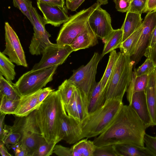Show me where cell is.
<instances>
[{
    "label": "cell",
    "mask_w": 156,
    "mask_h": 156,
    "mask_svg": "<svg viewBox=\"0 0 156 156\" xmlns=\"http://www.w3.org/2000/svg\"><path fill=\"white\" fill-rule=\"evenodd\" d=\"M146 128L130 105H123L111 125L93 141L97 147L122 144L144 147Z\"/></svg>",
    "instance_id": "1"
},
{
    "label": "cell",
    "mask_w": 156,
    "mask_h": 156,
    "mask_svg": "<svg viewBox=\"0 0 156 156\" xmlns=\"http://www.w3.org/2000/svg\"><path fill=\"white\" fill-rule=\"evenodd\" d=\"M66 112L58 90L51 92L35 110L37 125L48 142L56 144L60 141V119Z\"/></svg>",
    "instance_id": "2"
},
{
    "label": "cell",
    "mask_w": 156,
    "mask_h": 156,
    "mask_svg": "<svg viewBox=\"0 0 156 156\" xmlns=\"http://www.w3.org/2000/svg\"><path fill=\"white\" fill-rule=\"evenodd\" d=\"M123 105L122 101L111 99L101 108L88 114L79 122L81 140L95 137L104 132L112 123Z\"/></svg>",
    "instance_id": "3"
},
{
    "label": "cell",
    "mask_w": 156,
    "mask_h": 156,
    "mask_svg": "<svg viewBox=\"0 0 156 156\" xmlns=\"http://www.w3.org/2000/svg\"><path fill=\"white\" fill-rule=\"evenodd\" d=\"M133 66L130 56L120 52L105 88L106 102L113 99L122 101L131 80Z\"/></svg>",
    "instance_id": "4"
},
{
    "label": "cell",
    "mask_w": 156,
    "mask_h": 156,
    "mask_svg": "<svg viewBox=\"0 0 156 156\" xmlns=\"http://www.w3.org/2000/svg\"><path fill=\"white\" fill-rule=\"evenodd\" d=\"M101 5L97 1L88 8L69 17L68 20L63 23L59 31L56 40V43L70 45L86 28L91 14Z\"/></svg>",
    "instance_id": "5"
},
{
    "label": "cell",
    "mask_w": 156,
    "mask_h": 156,
    "mask_svg": "<svg viewBox=\"0 0 156 156\" xmlns=\"http://www.w3.org/2000/svg\"><path fill=\"white\" fill-rule=\"evenodd\" d=\"M58 66L31 70L23 74L13 84L21 96L36 92L52 81Z\"/></svg>",
    "instance_id": "6"
},
{
    "label": "cell",
    "mask_w": 156,
    "mask_h": 156,
    "mask_svg": "<svg viewBox=\"0 0 156 156\" xmlns=\"http://www.w3.org/2000/svg\"><path fill=\"white\" fill-rule=\"evenodd\" d=\"M102 58L98 52H95L88 62L73 70V74L68 79L80 90L88 103L91 92L96 83L97 67Z\"/></svg>",
    "instance_id": "7"
},
{
    "label": "cell",
    "mask_w": 156,
    "mask_h": 156,
    "mask_svg": "<svg viewBox=\"0 0 156 156\" xmlns=\"http://www.w3.org/2000/svg\"><path fill=\"white\" fill-rule=\"evenodd\" d=\"M74 51L69 45L52 43L43 52L40 61L35 64L31 69L36 70L62 64Z\"/></svg>",
    "instance_id": "8"
},
{
    "label": "cell",
    "mask_w": 156,
    "mask_h": 156,
    "mask_svg": "<svg viewBox=\"0 0 156 156\" xmlns=\"http://www.w3.org/2000/svg\"><path fill=\"white\" fill-rule=\"evenodd\" d=\"M5 48L2 53L18 66H28L26 57L20 39L8 22L5 23Z\"/></svg>",
    "instance_id": "9"
},
{
    "label": "cell",
    "mask_w": 156,
    "mask_h": 156,
    "mask_svg": "<svg viewBox=\"0 0 156 156\" xmlns=\"http://www.w3.org/2000/svg\"><path fill=\"white\" fill-rule=\"evenodd\" d=\"M142 24L143 27L134 52L130 57L135 66L140 60L148 46L152 32L156 26V11L148 12Z\"/></svg>",
    "instance_id": "10"
},
{
    "label": "cell",
    "mask_w": 156,
    "mask_h": 156,
    "mask_svg": "<svg viewBox=\"0 0 156 156\" xmlns=\"http://www.w3.org/2000/svg\"><path fill=\"white\" fill-rule=\"evenodd\" d=\"M87 22L93 32L103 42L114 30L112 26L110 15L101 6L92 13Z\"/></svg>",
    "instance_id": "11"
},
{
    "label": "cell",
    "mask_w": 156,
    "mask_h": 156,
    "mask_svg": "<svg viewBox=\"0 0 156 156\" xmlns=\"http://www.w3.org/2000/svg\"><path fill=\"white\" fill-rule=\"evenodd\" d=\"M37 5L43 13L45 24H49L55 27H58L69 19L65 6L51 5L38 0Z\"/></svg>",
    "instance_id": "12"
},
{
    "label": "cell",
    "mask_w": 156,
    "mask_h": 156,
    "mask_svg": "<svg viewBox=\"0 0 156 156\" xmlns=\"http://www.w3.org/2000/svg\"><path fill=\"white\" fill-rule=\"evenodd\" d=\"M60 141L64 140L69 144H74L81 140V131L80 121L69 116L65 113L61 119Z\"/></svg>",
    "instance_id": "13"
},
{
    "label": "cell",
    "mask_w": 156,
    "mask_h": 156,
    "mask_svg": "<svg viewBox=\"0 0 156 156\" xmlns=\"http://www.w3.org/2000/svg\"><path fill=\"white\" fill-rule=\"evenodd\" d=\"M129 105L134 110L147 128L153 126L144 91L135 92Z\"/></svg>",
    "instance_id": "14"
},
{
    "label": "cell",
    "mask_w": 156,
    "mask_h": 156,
    "mask_svg": "<svg viewBox=\"0 0 156 156\" xmlns=\"http://www.w3.org/2000/svg\"><path fill=\"white\" fill-rule=\"evenodd\" d=\"M41 90L21 96L19 105L14 115L17 117H26L37 108L40 105L38 98Z\"/></svg>",
    "instance_id": "15"
},
{
    "label": "cell",
    "mask_w": 156,
    "mask_h": 156,
    "mask_svg": "<svg viewBox=\"0 0 156 156\" xmlns=\"http://www.w3.org/2000/svg\"><path fill=\"white\" fill-rule=\"evenodd\" d=\"M152 125H156V68L148 75L147 85L144 90Z\"/></svg>",
    "instance_id": "16"
},
{
    "label": "cell",
    "mask_w": 156,
    "mask_h": 156,
    "mask_svg": "<svg viewBox=\"0 0 156 156\" xmlns=\"http://www.w3.org/2000/svg\"><path fill=\"white\" fill-rule=\"evenodd\" d=\"M97 37L88 23L85 29L69 45L74 51L88 48L98 43Z\"/></svg>",
    "instance_id": "17"
},
{
    "label": "cell",
    "mask_w": 156,
    "mask_h": 156,
    "mask_svg": "<svg viewBox=\"0 0 156 156\" xmlns=\"http://www.w3.org/2000/svg\"><path fill=\"white\" fill-rule=\"evenodd\" d=\"M21 135V145L27 151L28 156H32L40 144L45 140L37 130L26 131Z\"/></svg>",
    "instance_id": "18"
},
{
    "label": "cell",
    "mask_w": 156,
    "mask_h": 156,
    "mask_svg": "<svg viewBox=\"0 0 156 156\" xmlns=\"http://www.w3.org/2000/svg\"><path fill=\"white\" fill-rule=\"evenodd\" d=\"M117 156H154L145 147L126 144L113 145Z\"/></svg>",
    "instance_id": "19"
},
{
    "label": "cell",
    "mask_w": 156,
    "mask_h": 156,
    "mask_svg": "<svg viewBox=\"0 0 156 156\" xmlns=\"http://www.w3.org/2000/svg\"><path fill=\"white\" fill-rule=\"evenodd\" d=\"M105 102V90L102 87L100 81L96 83L90 94L88 103V114L101 108Z\"/></svg>",
    "instance_id": "20"
},
{
    "label": "cell",
    "mask_w": 156,
    "mask_h": 156,
    "mask_svg": "<svg viewBox=\"0 0 156 156\" xmlns=\"http://www.w3.org/2000/svg\"><path fill=\"white\" fill-rule=\"evenodd\" d=\"M141 15L128 12L121 28L123 31L122 42L137 30L142 23Z\"/></svg>",
    "instance_id": "21"
},
{
    "label": "cell",
    "mask_w": 156,
    "mask_h": 156,
    "mask_svg": "<svg viewBox=\"0 0 156 156\" xmlns=\"http://www.w3.org/2000/svg\"><path fill=\"white\" fill-rule=\"evenodd\" d=\"M96 147L93 141L82 139L70 148L72 156H94Z\"/></svg>",
    "instance_id": "22"
},
{
    "label": "cell",
    "mask_w": 156,
    "mask_h": 156,
    "mask_svg": "<svg viewBox=\"0 0 156 156\" xmlns=\"http://www.w3.org/2000/svg\"><path fill=\"white\" fill-rule=\"evenodd\" d=\"M30 11L33 20L34 33L32 37L49 39L51 35L45 29V24L43 17L38 14L36 9L32 6L30 8Z\"/></svg>",
    "instance_id": "23"
},
{
    "label": "cell",
    "mask_w": 156,
    "mask_h": 156,
    "mask_svg": "<svg viewBox=\"0 0 156 156\" xmlns=\"http://www.w3.org/2000/svg\"><path fill=\"white\" fill-rule=\"evenodd\" d=\"M123 31L122 29L113 30L104 42V46L101 55L102 58L105 54L119 48L122 42Z\"/></svg>",
    "instance_id": "24"
},
{
    "label": "cell",
    "mask_w": 156,
    "mask_h": 156,
    "mask_svg": "<svg viewBox=\"0 0 156 156\" xmlns=\"http://www.w3.org/2000/svg\"><path fill=\"white\" fill-rule=\"evenodd\" d=\"M143 27L142 23L137 30L122 43L119 48L121 52L130 57L132 55L141 35Z\"/></svg>",
    "instance_id": "25"
},
{
    "label": "cell",
    "mask_w": 156,
    "mask_h": 156,
    "mask_svg": "<svg viewBox=\"0 0 156 156\" xmlns=\"http://www.w3.org/2000/svg\"><path fill=\"white\" fill-rule=\"evenodd\" d=\"M15 65L9 58L2 52H0V75L8 81L12 83L16 75Z\"/></svg>",
    "instance_id": "26"
},
{
    "label": "cell",
    "mask_w": 156,
    "mask_h": 156,
    "mask_svg": "<svg viewBox=\"0 0 156 156\" xmlns=\"http://www.w3.org/2000/svg\"><path fill=\"white\" fill-rule=\"evenodd\" d=\"M0 97L5 95L8 98L14 100H19L21 97L13 83L7 80L1 75H0Z\"/></svg>",
    "instance_id": "27"
},
{
    "label": "cell",
    "mask_w": 156,
    "mask_h": 156,
    "mask_svg": "<svg viewBox=\"0 0 156 156\" xmlns=\"http://www.w3.org/2000/svg\"><path fill=\"white\" fill-rule=\"evenodd\" d=\"M120 52H117L114 50L110 52L108 63L103 76L100 80L102 88H105L112 73Z\"/></svg>",
    "instance_id": "28"
},
{
    "label": "cell",
    "mask_w": 156,
    "mask_h": 156,
    "mask_svg": "<svg viewBox=\"0 0 156 156\" xmlns=\"http://www.w3.org/2000/svg\"><path fill=\"white\" fill-rule=\"evenodd\" d=\"M76 87L68 79L65 80L58 87V90L64 105L69 102Z\"/></svg>",
    "instance_id": "29"
},
{
    "label": "cell",
    "mask_w": 156,
    "mask_h": 156,
    "mask_svg": "<svg viewBox=\"0 0 156 156\" xmlns=\"http://www.w3.org/2000/svg\"><path fill=\"white\" fill-rule=\"evenodd\" d=\"M0 112L5 114H14L20 102V99L14 100L5 95L0 97Z\"/></svg>",
    "instance_id": "30"
},
{
    "label": "cell",
    "mask_w": 156,
    "mask_h": 156,
    "mask_svg": "<svg viewBox=\"0 0 156 156\" xmlns=\"http://www.w3.org/2000/svg\"><path fill=\"white\" fill-rule=\"evenodd\" d=\"M79 120L80 122L88 114V103L84 98L80 90L76 87L75 90Z\"/></svg>",
    "instance_id": "31"
},
{
    "label": "cell",
    "mask_w": 156,
    "mask_h": 156,
    "mask_svg": "<svg viewBox=\"0 0 156 156\" xmlns=\"http://www.w3.org/2000/svg\"><path fill=\"white\" fill-rule=\"evenodd\" d=\"M13 6L18 9L30 21L32 25L33 20L31 15L30 9L32 2L30 0H13Z\"/></svg>",
    "instance_id": "32"
},
{
    "label": "cell",
    "mask_w": 156,
    "mask_h": 156,
    "mask_svg": "<svg viewBox=\"0 0 156 156\" xmlns=\"http://www.w3.org/2000/svg\"><path fill=\"white\" fill-rule=\"evenodd\" d=\"M148 79V75H147L138 76L135 74L133 75L132 80L133 93L136 92L144 91L147 84Z\"/></svg>",
    "instance_id": "33"
},
{
    "label": "cell",
    "mask_w": 156,
    "mask_h": 156,
    "mask_svg": "<svg viewBox=\"0 0 156 156\" xmlns=\"http://www.w3.org/2000/svg\"><path fill=\"white\" fill-rule=\"evenodd\" d=\"M55 143H49L45 140L39 146L32 156H49L53 153Z\"/></svg>",
    "instance_id": "34"
},
{
    "label": "cell",
    "mask_w": 156,
    "mask_h": 156,
    "mask_svg": "<svg viewBox=\"0 0 156 156\" xmlns=\"http://www.w3.org/2000/svg\"><path fill=\"white\" fill-rule=\"evenodd\" d=\"M64 105L68 115L80 121L77 108L76 95L75 91L69 102Z\"/></svg>",
    "instance_id": "35"
},
{
    "label": "cell",
    "mask_w": 156,
    "mask_h": 156,
    "mask_svg": "<svg viewBox=\"0 0 156 156\" xmlns=\"http://www.w3.org/2000/svg\"><path fill=\"white\" fill-rule=\"evenodd\" d=\"M156 68V66L151 60L147 58L144 63L136 69L137 76L149 75Z\"/></svg>",
    "instance_id": "36"
},
{
    "label": "cell",
    "mask_w": 156,
    "mask_h": 156,
    "mask_svg": "<svg viewBox=\"0 0 156 156\" xmlns=\"http://www.w3.org/2000/svg\"><path fill=\"white\" fill-rule=\"evenodd\" d=\"M147 0H133L128 12L140 14L145 13Z\"/></svg>",
    "instance_id": "37"
},
{
    "label": "cell",
    "mask_w": 156,
    "mask_h": 156,
    "mask_svg": "<svg viewBox=\"0 0 156 156\" xmlns=\"http://www.w3.org/2000/svg\"><path fill=\"white\" fill-rule=\"evenodd\" d=\"M117 156L113 145L97 147L94 156Z\"/></svg>",
    "instance_id": "38"
},
{
    "label": "cell",
    "mask_w": 156,
    "mask_h": 156,
    "mask_svg": "<svg viewBox=\"0 0 156 156\" xmlns=\"http://www.w3.org/2000/svg\"><path fill=\"white\" fill-rule=\"evenodd\" d=\"M144 140L145 147L152 153L154 156H156V137L146 133Z\"/></svg>",
    "instance_id": "39"
},
{
    "label": "cell",
    "mask_w": 156,
    "mask_h": 156,
    "mask_svg": "<svg viewBox=\"0 0 156 156\" xmlns=\"http://www.w3.org/2000/svg\"><path fill=\"white\" fill-rule=\"evenodd\" d=\"M21 137L20 133L12 132L3 140V142L5 145L15 144L20 141Z\"/></svg>",
    "instance_id": "40"
},
{
    "label": "cell",
    "mask_w": 156,
    "mask_h": 156,
    "mask_svg": "<svg viewBox=\"0 0 156 156\" xmlns=\"http://www.w3.org/2000/svg\"><path fill=\"white\" fill-rule=\"evenodd\" d=\"M117 11L122 12L128 11L131 2L129 0H113Z\"/></svg>",
    "instance_id": "41"
},
{
    "label": "cell",
    "mask_w": 156,
    "mask_h": 156,
    "mask_svg": "<svg viewBox=\"0 0 156 156\" xmlns=\"http://www.w3.org/2000/svg\"><path fill=\"white\" fill-rule=\"evenodd\" d=\"M53 152L59 156H72L70 148L60 145L56 144L55 145Z\"/></svg>",
    "instance_id": "42"
},
{
    "label": "cell",
    "mask_w": 156,
    "mask_h": 156,
    "mask_svg": "<svg viewBox=\"0 0 156 156\" xmlns=\"http://www.w3.org/2000/svg\"><path fill=\"white\" fill-rule=\"evenodd\" d=\"M144 56L151 60L156 66V42L152 46L147 48Z\"/></svg>",
    "instance_id": "43"
},
{
    "label": "cell",
    "mask_w": 156,
    "mask_h": 156,
    "mask_svg": "<svg viewBox=\"0 0 156 156\" xmlns=\"http://www.w3.org/2000/svg\"><path fill=\"white\" fill-rule=\"evenodd\" d=\"M85 0H73L70 2L66 0V6L67 9L71 11H75Z\"/></svg>",
    "instance_id": "44"
},
{
    "label": "cell",
    "mask_w": 156,
    "mask_h": 156,
    "mask_svg": "<svg viewBox=\"0 0 156 156\" xmlns=\"http://www.w3.org/2000/svg\"><path fill=\"white\" fill-rule=\"evenodd\" d=\"M54 90V89H52L50 87L41 89L38 98L39 103L40 105L48 95Z\"/></svg>",
    "instance_id": "45"
},
{
    "label": "cell",
    "mask_w": 156,
    "mask_h": 156,
    "mask_svg": "<svg viewBox=\"0 0 156 156\" xmlns=\"http://www.w3.org/2000/svg\"><path fill=\"white\" fill-rule=\"evenodd\" d=\"M41 2L53 5L64 6V0H37Z\"/></svg>",
    "instance_id": "46"
},
{
    "label": "cell",
    "mask_w": 156,
    "mask_h": 156,
    "mask_svg": "<svg viewBox=\"0 0 156 156\" xmlns=\"http://www.w3.org/2000/svg\"><path fill=\"white\" fill-rule=\"evenodd\" d=\"M156 11V0H147L145 12Z\"/></svg>",
    "instance_id": "47"
},
{
    "label": "cell",
    "mask_w": 156,
    "mask_h": 156,
    "mask_svg": "<svg viewBox=\"0 0 156 156\" xmlns=\"http://www.w3.org/2000/svg\"><path fill=\"white\" fill-rule=\"evenodd\" d=\"M16 156H28L27 151L21 145L14 152Z\"/></svg>",
    "instance_id": "48"
},
{
    "label": "cell",
    "mask_w": 156,
    "mask_h": 156,
    "mask_svg": "<svg viewBox=\"0 0 156 156\" xmlns=\"http://www.w3.org/2000/svg\"><path fill=\"white\" fill-rule=\"evenodd\" d=\"M3 142L0 140V153L2 156H11L12 155L10 154L5 146Z\"/></svg>",
    "instance_id": "49"
},
{
    "label": "cell",
    "mask_w": 156,
    "mask_h": 156,
    "mask_svg": "<svg viewBox=\"0 0 156 156\" xmlns=\"http://www.w3.org/2000/svg\"><path fill=\"white\" fill-rule=\"evenodd\" d=\"M156 42V26L154 29L150 40V43L148 47H151Z\"/></svg>",
    "instance_id": "50"
},
{
    "label": "cell",
    "mask_w": 156,
    "mask_h": 156,
    "mask_svg": "<svg viewBox=\"0 0 156 156\" xmlns=\"http://www.w3.org/2000/svg\"><path fill=\"white\" fill-rule=\"evenodd\" d=\"M6 114L0 112V136L2 135L4 125V121L5 115Z\"/></svg>",
    "instance_id": "51"
},
{
    "label": "cell",
    "mask_w": 156,
    "mask_h": 156,
    "mask_svg": "<svg viewBox=\"0 0 156 156\" xmlns=\"http://www.w3.org/2000/svg\"><path fill=\"white\" fill-rule=\"evenodd\" d=\"M21 141L20 140L19 142L15 144H7L6 145L9 149L12 150L14 153L16 149L20 146L21 145Z\"/></svg>",
    "instance_id": "52"
},
{
    "label": "cell",
    "mask_w": 156,
    "mask_h": 156,
    "mask_svg": "<svg viewBox=\"0 0 156 156\" xmlns=\"http://www.w3.org/2000/svg\"><path fill=\"white\" fill-rule=\"evenodd\" d=\"M98 2L101 5H105L108 3V0H98Z\"/></svg>",
    "instance_id": "53"
},
{
    "label": "cell",
    "mask_w": 156,
    "mask_h": 156,
    "mask_svg": "<svg viewBox=\"0 0 156 156\" xmlns=\"http://www.w3.org/2000/svg\"><path fill=\"white\" fill-rule=\"evenodd\" d=\"M67 0V1H69V2H71L73 0Z\"/></svg>",
    "instance_id": "54"
},
{
    "label": "cell",
    "mask_w": 156,
    "mask_h": 156,
    "mask_svg": "<svg viewBox=\"0 0 156 156\" xmlns=\"http://www.w3.org/2000/svg\"><path fill=\"white\" fill-rule=\"evenodd\" d=\"M130 2H131L133 0H129Z\"/></svg>",
    "instance_id": "55"
},
{
    "label": "cell",
    "mask_w": 156,
    "mask_h": 156,
    "mask_svg": "<svg viewBox=\"0 0 156 156\" xmlns=\"http://www.w3.org/2000/svg\"></svg>",
    "instance_id": "56"
},
{
    "label": "cell",
    "mask_w": 156,
    "mask_h": 156,
    "mask_svg": "<svg viewBox=\"0 0 156 156\" xmlns=\"http://www.w3.org/2000/svg\"><path fill=\"white\" fill-rule=\"evenodd\" d=\"M155 137H156V136Z\"/></svg>",
    "instance_id": "57"
}]
</instances>
